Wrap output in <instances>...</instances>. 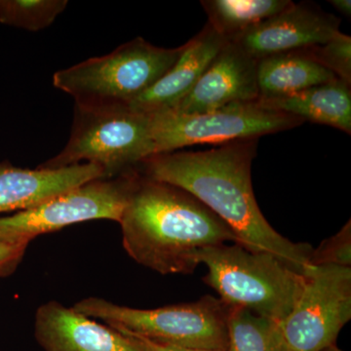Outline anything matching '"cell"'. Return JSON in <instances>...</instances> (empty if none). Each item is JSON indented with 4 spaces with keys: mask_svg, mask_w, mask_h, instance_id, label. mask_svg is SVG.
<instances>
[{
    "mask_svg": "<svg viewBox=\"0 0 351 351\" xmlns=\"http://www.w3.org/2000/svg\"><path fill=\"white\" fill-rule=\"evenodd\" d=\"M258 138L234 141L200 152H168L145 158L141 174L188 191L232 228L251 252L276 256L307 276L313 247L279 234L261 211L252 186V163Z\"/></svg>",
    "mask_w": 351,
    "mask_h": 351,
    "instance_id": "1",
    "label": "cell"
},
{
    "mask_svg": "<svg viewBox=\"0 0 351 351\" xmlns=\"http://www.w3.org/2000/svg\"><path fill=\"white\" fill-rule=\"evenodd\" d=\"M119 225L127 254L163 276L193 274L207 247L239 244L232 228L195 196L138 170Z\"/></svg>",
    "mask_w": 351,
    "mask_h": 351,
    "instance_id": "2",
    "label": "cell"
},
{
    "mask_svg": "<svg viewBox=\"0 0 351 351\" xmlns=\"http://www.w3.org/2000/svg\"><path fill=\"white\" fill-rule=\"evenodd\" d=\"M198 263L208 269L203 281L228 306L278 322L294 308L306 280L276 256L237 243L202 249Z\"/></svg>",
    "mask_w": 351,
    "mask_h": 351,
    "instance_id": "3",
    "label": "cell"
},
{
    "mask_svg": "<svg viewBox=\"0 0 351 351\" xmlns=\"http://www.w3.org/2000/svg\"><path fill=\"white\" fill-rule=\"evenodd\" d=\"M73 308L92 319L104 321L121 334L158 345L228 350L232 306L213 295L152 309L132 308L93 297L76 302Z\"/></svg>",
    "mask_w": 351,
    "mask_h": 351,
    "instance_id": "4",
    "label": "cell"
},
{
    "mask_svg": "<svg viewBox=\"0 0 351 351\" xmlns=\"http://www.w3.org/2000/svg\"><path fill=\"white\" fill-rule=\"evenodd\" d=\"M182 49L184 45L172 49L157 47L138 38L105 56L90 58L57 71L53 84L71 95L76 107L128 106L174 66Z\"/></svg>",
    "mask_w": 351,
    "mask_h": 351,
    "instance_id": "5",
    "label": "cell"
},
{
    "mask_svg": "<svg viewBox=\"0 0 351 351\" xmlns=\"http://www.w3.org/2000/svg\"><path fill=\"white\" fill-rule=\"evenodd\" d=\"M152 156L151 117L128 106L75 108L66 147L40 167L59 169L82 161L100 166L105 179L137 169Z\"/></svg>",
    "mask_w": 351,
    "mask_h": 351,
    "instance_id": "6",
    "label": "cell"
},
{
    "mask_svg": "<svg viewBox=\"0 0 351 351\" xmlns=\"http://www.w3.org/2000/svg\"><path fill=\"white\" fill-rule=\"evenodd\" d=\"M151 117L152 156L193 145H223L290 130L304 120L269 110L257 101L235 103L211 112L181 114L160 110Z\"/></svg>",
    "mask_w": 351,
    "mask_h": 351,
    "instance_id": "7",
    "label": "cell"
},
{
    "mask_svg": "<svg viewBox=\"0 0 351 351\" xmlns=\"http://www.w3.org/2000/svg\"><path fill=\"white\" fill-rule=\"evenodd\" d=\"M137 176L135 169L110 179L93 180L32 209L0 217V242L29 243L39 235L92 219L119 223Z\"/></svg>",
    "mask_w": 351,
    "mask_h": 351,
    "instance_id": "8",
    "label": "cell"
},
{
    "mask_svg": "<svg viewBox=\"0 0 351 351\" xmlns=\"http://www.w3.org/2000/svg\"><path fill=\"white\" fill-rule=\"evenodd\" d=\"M351 319V267H313L294 308L279 322L289 351L336 345Z\"/></svg>",
    "mask_w": 351,
    "mask_h": 351,
    "instance_id": "9",
    "label": "cell"
},
{
    "mask_svg": "<svg viewBox=\"0 0 351 351\" xmlns=\"http://www.w3.org/2000/svg\"><path fill=\"white\" fill-rule=\"evenodd\" d=\"M341 20L311 2H293L282 12L242 32L228 43L258 60L323 45L339 32Z\"/></svg>",
    "mask_w": 351,
    "mask_h": 351,
    "instance_id": "10",
    "label": "cell"
},
{
    "mask_svg": "<svg viewBox=\"0 0 351 351\" xmlns=\"http://www.w3.org/2000/svg\"><path fill=\"white\" fill-rule=\"evenodd\" d=\"M257 64L239 46L226 41L195 88L169 110L193 114L258 100Z\"/></svg>",
    "mask_w": 351,
    "mask_h": 351,
    "instance_id": "11",
    "label": "cell"
},
{
    "mask_svg": "<svg viewBox=\"0 0 351 351\" xmlns=\"http://www.w3.org/2000/svg\"><path fill=\"white\" fill-rule=\"evenodd\" d=\"M34 337L45 351H147L137 339L56 301L39 306Z\"/></svg>",
    "mask_w": 351,
    "mask_h": 351,
    "instance_id": "12",
    "label": "cell"
},
{
    "mask_svg": "<svg viewBox=\"0 0 351 351\" xmlns=\"http://www.w3.org/2000/svg\"><path fill=\"white\" fill-rule=\"evenodd\" d=\"M105 179L100 166L77 164L59 169H24L8 161L0 163V214L32 209L71 189Z\"/></svg>",
    "mask_w": 351,
    "mask_h": 351,
    "instance_id": "13",
    "label": "cell"
},
{
    "mask_svg": "<svg viewBox=\"0 0 351 351\" xmlns=\"http://www.w3.org/2000/svg\"><path fill=\"white\" fill-rule=\"evenodd\" d=\"M226 43L207 23L199 34L184 44L174 66L128 107L145 114L175 107L195 88Z\"/></svg>",
    "mask_w": 351,
    "mask_h": 351,
    "instance_id": "14",
    "label": "cell"
},
{
    "mask_svg": "<svg viewBox=\"0 0 351 351\" xmlns=\"http://www.w3.org/2000/svg\"><path fill=\"white\" fill-rule=\"evenodd\" d=\"M351 85L337 80L307 88L298 93L258 99L269 110L294 115L304 121L334 127L351 134Z\"/></svg>",
    "mask_w": 351,
    "mask_h": 351,
    "instance_id": "15",
    "label": "cell"
},
{
    "mask_svg": "<svg viewBox=\"0 0 351 351\" xmlns=\"http://www.w3.org/2000/svg\"><path fill=\"white\" fill-rule=\"evenodd\" d=\"M337 80L306 49L263 58L257 64L258 99L287 96Z\"/></svg>",
    "mask_w": 351,
    "mask_h": 351,
    "instance_id": "16",
    "label": "cell"
},
{
    "mask_svg": "<svg viewBox=\"0 0 351 351\" xmlns=\"http://www.w3.org/2000/svg\"><path fill=\"white\" fill-rule=\"evenodd\" d=\"M293 2L290 0H203L208 16V24L223 36L226 41L232 40L274 17Z\"/></svg>",
    "mask_w": 351,
    "mask_h": 351,
    "instance_id": "17",
    "label": "cell"
},
{
    "mask_svg": "<svg viewBox=\"0 0 351 351\" xmlns=\"http://www.w3.org/2000/svg\"><path fill=\"white\" fill-rule=\"evenodd\" d=\"M228 351H289L278 321L232 307Z\"/></svg>",
    "mask_w": 351,
    "mask_h": 351,
    "instance_id": "18",
    "label": "cell"
},
{
    "mask_svg": "<svg viewBox=\"0 0 351 351\" xmlns=\"http://www.w3.org/2000/svg\"><path fill=\"white\" fill-rule=\"evenodd\" d=\"M66 0H0V23L38 32L53 24Z\"/></svg>",
    "mask_w": 351,
    "mask_h": 351,
    "instance_id": "19",
    "label": "cell"
},
{
    "mask_svg": "<svg viewBox=\"0 0 351 351\" xmlns=\"http://www.w3.org/2000/svg\"><path fill=\"white\" fill-rule=\"evenodd\" d=\"M307 53L341 82L351 85V38L339 32L323 45L306 48Z\"/></svg>",
    "mask_w": 351,
    "mask_h": 351,
    "instance_id": "20",
    "label": "cell"
},
{
    "mask_svg": "<svg viewBox=\"0 0 351 351\" xmlns=\"http://www.w3.org/2000/svg\"><path fill=\"white\" fill-rule=\"evenodd\" d=\"M311 263L313 267H351V221H348L336 234L323 240L313 250Z\"/></svg>",
    "mask_w": 351,
    "mask_h": 351,
    "instance_id": "21",
    "label": "cell"
},
{
    "mask_svg": "<svg viewBox=\"0 0 351 351\" xmlns=\"http://www.w3.org/2000/svg\"><path fill=\"white\" fill-rule=\"evenodd\" d=\"M29 243L0 242V277L12 276L25 257Z\"/></svg>",
    "mask_w": 351,
    "mask_h": 351,
    "instance_id": "22",
    "label": "cell"
},
{
    "mask_svg": "<svg viewBox=\"0 0 351 351\" xmlns=\"http://www.w3.org/2000/svg\"><path fill=\"white\" fill-rule=\"evenodd\" d=\"M127 336H128V335H127ZM133 338L137 339L147 351H225L218 350H198V348H177V346L158 345V343H152V341H147V339L136 338V337H133Z\"/></svg>",
    "mask_w": 351,
    "mask_h": 351,
    "instance_id": "23",
    "label": "cell"
},
{
    "mask_svg": "<svg viewBox=\"0 0 351 351\" xmlns=\"http://www.w3.org/2000/svg\"><path fill=\"white\" fill-rule=\"evenodd\" d=\"M329 2L338 12L343 14L346 17H351L350 0H330Z\"/></svg>",
    "mask_w": 351,
    "mask_h": 351,
    "instance_id": "24",
    "label": "cell"
},
{
    "mask_svg": "<svg viewBox=\"0 0 351 351\" xmlns=\"http://www.w3.org/2000/svg\"><path fill=\"white\" fill-rule=\"evenodd\" d=\"M321 351H343L341 350V348H339L337 345L329 346V348H324V350H322Z\"/></svg>",
    "mask_w": 351,
    "mask_h": 351,
    "instance_id": "25",
    "label": "cell"
}]
</instances>
